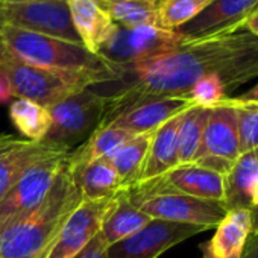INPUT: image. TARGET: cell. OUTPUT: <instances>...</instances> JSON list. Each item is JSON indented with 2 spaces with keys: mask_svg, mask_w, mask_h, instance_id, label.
I'll use <instances>...</instances> for the list:
<instances>
[{
  "mask_svg": "<svg viewBox=\"0 0 258 258\" xmlns=\"http://www.w3.org/2000/svg\"><path fill=\"white\" fill-rule=\"evenodd\" d=\"M154 133H146L131 137L111 157L106 158V161L117 172L123 190L136 185L140 181Z\"/></svg>",
  "mask_w": 258,
  "mask_h": 258,
  "instance_id": "603a6c76",
  "label": "cell"
},
{
  "mask_svg": "<svg viewBox=\"0 0 258 258\" xmlns=\"http://www.w3.org/2000/svg\"><path fill=\"white\" fill-rule=\"evenodd\" d=\"M250 232V211L228 210L223 220L216 226L214 235L201 244L202 258H240Z\"/></svg>",
  "mask_w": 258,
  "mask_h": 258,
  "instance_id": "e0dca14e",
  "label": "cell"
},
{
  "mask_svg": "<svg viewBox=\"0 0 258 258\" xmlns=\"http://www.w3.org/2000/svg\"><path fill=\"white\" fill-rule=\"evenodd\" d=\"M75 258H108V244L100 232L96 234L94 238Z\"/></svg>",
  "mask_w": 258,
  "mask_h": 258,
  "instance_id": "4dcf8cb0",
  "label": "cell"
},
{
  "mask_svg": "<svg viewBox=\"0 0 258 258\" xmlns=\"http://www.w3.org/2000/svg\"><path fill=\"white\" fill-rule=\"evenodd\" d=\"M0 70L8 76L16 99H28L44 108H50L84 88L112 81L105 75L61 72L32 66L13 56L4 46L0 49Z\"/></svg>",
  "mask_w": 258,
  "mask_h": 258,
  "instance_id": "277c9868",
  "label": "cell"
},
{
  "mask_svg": "<svg viewBox=\"0 0 258 258\" xmlns=\"http://www.w3.org/2000/svg\"><path fill=\"white\" fill-rule=\"evenodd\" d=\"M187 97L191 99L195 105L213 108L219 105L222 100H225L226 97H229V94L219 78L205 76L191 87Z\"/></svg>",
  "mask_w": 258,
  "mask_h": 258,
  "instance_id": "f546056e",
  "label": "cell"
},
{
  "mask_svg": "<svg viewBox=\"0 0 258 258\" xmlns=\"http://www.w3.org/2000/svg\"><path fill=\"white\" fill-rule=\"evenodd\" d=\"M69 154H58L32 166L0 199V229L38 207L66 164Z\"/></svg>",
  "mask_w": 258,
  "mask_h": 258,
  "instance_id": "9c48e42d",
  "label": "cell"
},
{
  "mask_svg": "<svg viewBox=\"0 0 258 258\" xmlns=\"http://www.w3.org/2000/svg\"><path fill=\"white\" fill-rule=\"evenodd\" d=\"M157 181L170 190L204 201L223 202L225 198L223 175L196 163L179 164Z\"/></svg>",
  "mask_w": 258,
  "mask_h": 258,
  "instance_id": "9a60e30c",
  "label": "cell"
},
{
  "mask_svg": "<svg viewBox=\"0 0 258 258\" xmlns=\"http://www.w3.org/2000/svg\"><path fill=\"white\" fill-rule=\"evenodd\" d=\"M228 210H253L258 207V149L243 152L223 176Z\"/></svg>",
  "mask_w": 258,
  "mask_h": 258,
  "instance_id": "2e32d148",
  "label": "cell"
},
{
  "mask_svg": "<svg viewBox=\"0 0 258 258\" xmlns=\"http://www.w3.org/2000/svg\"><path fill=\"white\" fill-rule=\"evenodd\" d=\"M129 201L151 219L216 228L228 213L223 202L198 199L160 184L157 179L139 182L124 190Z\"/></svg>",
  "mask_w": 258,
  "mask_h": 258,
  "instance_id": "5b68a950",
  "label": "cell"
},
{
  "mask_svg": "<svg viewBox=\"0 0 258 258\" xmlns=\"http://www.w3.org/2000/svg\"><path fill=\"white\" fill-rule=\"evenodd\" d=\"M155 2H158V4H160V2H161V0H155Z\"/></svg>",
  "mask_w": 258,
  "mask_h": 258,
  "instance_id": "ab89813d",
  "label": "cell"
},
{
  "mask_svg": "<svg viewBox=\"0 0 258 258\" xmlns=\"http://www.w3.org/2000/svg\"><path fill=\"white\" fill-rule=\"evenodd\" d=\"M114 198L99 201L82 199L66 220L47 258H75L94 238V235L99 234Z\"/></svg>",
  "mask_w": 258,
  "mask_h": 258,
  "instance_id": "7c38bea8",
  "label": "cell"
},
{
  "mask_svg": "<svg viewBox=\"0 0 258 258\" xmlns=\"http://www.w3.org/2000/svg\"><path fill=\"white\" fill-rule=\"evenodd\" d=\"M81 201V190L64 164L43 202L0 229V258H47Z\"/></svg>",
  "mask_w": 258,
  "mask_h": 258,
  "instance_id": "7a4b0ae2",
  "label": "cell"
},
{
  "mask_svg": "<svg viewBox=\"0 0 258 258\" xmlns=\"http://www.w3.org/2000/svg\"><path fill=\"white\" fill-rule=\"evenodd\" d=\"M205 76L219 78L228 94L258 78V35L240 29L185 38L167 53L120 70L114 81L93 85L105 99L99 127L145 100L187 97L191 87Z\"/></svg>",
  "mask_w": 258,
  "mask_h": 258,
  "instance_id": "6da1fadb",
  "label": "cell"
},
{
  "mask_svg": "<svg viewBox=\"0 0 258 258\" xmlns=\"http://www.w3.org/2000/svg\"><path fill=\"white\" fill-rule=\"evenodd\" d=\"M210 111L211 108L193 105L182 112L178 129L179 164H188L195 161L202 143V136L205 131Z\"/></svg>",
  "mask_w": 258,
  "mask_h": 258,
  "instance_id": "4316f807",
  "label": "cell"
},
{
  "mask_svg": "<svg viewBox=\"0 0 258 258\" xmlns=\"http://www.w3.org/2000/svg\"><path fill=\"white\" fill-rule=\"evenodd\" d=\"M34 2H52V0H0V5H23Z\"/></svg>",
  "mask_w": 258,
  "mask_h": 258,
  "instance_id": "d590c367",
  "label": "cell"
},
{
  "mask_svg": "<svg viewBox=\"0 0 258 258\" xmlns=\"http://www.w3.org/2000/svg\"><path fill=\"white\" fill-rule=\"evenodd\" d=\"M240 258H258V231L249 234Z\"/></svg>",
  "mask_w": 258,
  "mask_h": 258,
  "instance_id": "1f68e13d",
  "label": "cell"
},
{
  "mask_svg": "<svg viewBox=\"0 0 258 258\" xmlns=\"http://www.w3.org/2000/svg\"><path fill=\"white\" fill-rule=\"evenodd\" d=\"M181 115L173 117L166 121L154 133L151 148L146 157V163L139 182H146L158 179L176 166H179L178 157V129L181 123ZM137 182V184H139Z\"/></svg>",
  "mask_w": 258,
  "mask_h": 258,
  "instance_id": "ffe728a7",
  "label": "cell"
},
{
  "mask_svg": "<svg viewBox=\"0 0 258 258\" xmlns=\"http://www.w3.org/2000/svg\"><path fill=\"white\" fill-rule=\"evenodd\" d=\"M184 40L176 31H166L158 26L127 29L117 25L97 55L118 73L123 69L173 50Z\"/></svg>",
  "mask_w": 258,
  "mask_h": 258,
  "instance_id": "52a82bcc",
  "label": "cell"
},
{
  "mask_svg": "<svg viewBox=\"0 0 258 258\" xmlns=\"http://www.w3.org/2000/svg\"><path fill=\"white\" fill-rule=\"evenodd\" d=\"M66 154L55 151L43 143L14 139L8 146L0 149V199H2L19 179L37 163L52 155Z\"/></svg>",
  "mask_w": 258,
  "mask_h": 258,
  "instance_id": "d6986e66",
  "label": "cell"
},
{
  "mask_svg": "<svg viewBox=\"0 0 258 258\" xmlns=\"http://www.w3.org/2000/svg\"><path fill=\"white\" fill-rule=\"evenodd\" d=\"M250 217H252V231H258V207L250 210Z\"/></svg>",
  "mask_w": 258,
  "mask_h": 258,
  "instance_id": "8d00e7d4",
  "label": "cell"
},
{
  "mask_svg": "<svg viewBox=\"0 0 258 258\" xmlns=\"http://www.w3.org/2000/svg\"><path fill=\"white\" fill-rule=\"evenodd\" d=\"M105 99L91 87L84 88L47 108L52 124L43 145L70 154L99 127Z\"/></svg>",
  "mask_w": 258,
  "mask_h": 258,
  "instance_id": "8992f818",
  "label": "cell"
},
{
  "mask_svg": "<svg viewBox=\"0 0 258 258\" xmlns=\"http://www.w3.org/2000/svg\"><path fill=\"white\" fill-rule=\"evenodd\" d=\"M11 99H14V93H13L10 79L2 70H0V103H7Z\"/></svg>",
  "mask_w": 258,
  "mask_h": 258,
  "instance_id": "836d02e7",
  "label": "cell"
},
{
  "mask_svg": "<svg viewBox=\"0 0 258 258\" xmlns=\"http://www.w3.org/2000/svg\"><path fill=\"white\" fill-rule=\"evenodd\" d=\"M228 100L231 103H258V84H255L250 90L234 96V97H228Z\"/></svg>",
  "mask_w": 258,
  "mask_h": 258,
  "instance_id": "d6a6232c",
  "label": "cell"
},
{
  "mask_svg": "<svg viewBox=\"0 0 258 258\" xmlns=\"http://www.w3.org/2000/svg\"><path fill=\"white\" fill-rule=\"evenodd\" d=\"M214 0H161L158 4V28L176 31L191 22Z\"/></svg>",
  "mask_w": 258,
  "mask_h": 258,
  "instance_id": "83f0119b",
  "label": "cell"
},
{
  "mask_svg": "<svg viewBox=\"0 0 258 258\" xmlns=\"http://www.w3.org/2000/svg\"><path fill=\"white\" fill-rule=\"evenodd\" d=\"M4 26H5V20H4V17H2V13H0V49H2V29H4Z\"/></svg>",
  "mask_w": 258,
  "mask_h": 258,
  "instance_id": "f35d334b",
  "label": "cell"
},
{
  "mask_svg": "<svg viewBox=\"0 0 258 258\" xmlns=\"http://www.w3.org/2000/svg\"><path fill=\"white\" fill-rule=\"evenodd\" d=\"M131 137L134 136L112 124L97 127L81 146L73 149L66 157V167L70 173H75L96 160H106Z\"/></svg>",
  "mask_w": 258,
  "mask_h": 258,
  "instance_id": "7402d4cb",
  "label": "cell"
},
{
  "mask_svg": "<svg viewBox=\"0 0 258 258\" xmlns=\"http://www.w3.org/2000/svg\"><path fill=\"white\" fill-rule=\"evenodd\" d=\"M193 100L188 97H161L151 99L134 105L123 114H120L109 124L121 127L133 136L154 133L166 121L179 115L190 106ZM108 124V126H109Z\"/></svg>",
  "mask_w": 258,
  "mask_h": 258,
  "instance_id": "5bb4252c",
  "label": "cell"
},
{
  "mask_svg": "<svg viewBox=\"0 0 258 258\" xmlns=\"http://www.w3.org/2000/svg\"><path fill=\"white\" fill-rule=\"evenodd\" d=\"M226 103L235 108L240 152H249L258 149V103H231L228 97Z\"/></svg>",
  "mask_w": 258,
  "mask_h": 258,
  "instance_id": "f1b7e54d",
  "label": "cell"
},
{
  "mask_svg": "<svg viewBox=\"0 0 258 258\" xmlns=\"http://www.w3.org/2000/svg\"><path fill=\"white\" fill-rule=\"evenodd\" d=\"M207 231L204 226L152 219L139 232L112 246L108 258H158L181 241Z\"/></svg>",
  "mask_w": 258,
  "mask_h": 258,
  "instance_id": "8fae6325",
  "label": "cell"
},
{
  "mask_svg": "<svg viewBox=\"0 0 258 258\" xmlns=\"http://www.w3.org/2000/svg\"><path fill=\"white\" fill-rule=\"evenodd\" d=\"M256 11L258 0H214L198 17L178 28L176 32L187 40L235 32Z\"/></svg>",
  "mask_w": 258,
  "mask_h": 258,
  "instance_id": "4fadbf2b",
  "label": "cell"
},
{
  "mask_svg": "<svg viewBox=\"0 0 258 258\" xmlns=\"http://www.w3.org/2000/svg\"><path fill=\"white\" fill-rule=\"evenodd\" d=\"M10 118L25 140L41 143L47 136L52 117L47 108L28 99H16L10 106Z\"/></svg>",
  "mask_w": 258,
  "mask_h": 258,
  "instance_id": "484cf974",
  "label": "cell"
},
{
  "mask_svg": "<svg viewBox=\"0 0 258 258\" xmlns=\"http://www.w3.org/2000/svg\"><path fill=\"white\" fill-rule=\"evenodd\" d=\"M13 140H14V137H13V136H8V134L0 136V149L5 148V146H8Z\"/></svg>",
  "mask_w": 258,
  "mask_h": 258,
  "instance_id": "74e56055",
  "label": "cell"
},
{
  "mask_svg": "<svg viewBox=\"0 0 258 258\" xmlns=\"http://www.w3.org/2000/svg\"><path fill=\"white\" fill-rule=\"evenodd\" d=\"M70 175L76 181L85 201L114 198L123 190L117 172L106 160H96Z\"/></svg>",
  "mask_w": 258,
  "mask_h": 258,
  "instance_id": "cb8c5ba5",
  "label": "cell"
},
{
  "mask_svg": "<svg viewBox=\"0 0 258 258\" xmlns=\"http://www.w3.org/2000/svg\"><path fill=\"white\" fill-rule=\"evenodd\" d=\"M111 20L127 29L158 26V2L155 0H97Z\"/></svg>",
  "mask_w": 258,
  "mask_h": 258,
  "instance_id": "d4e9b609",
  "label": "cell"
},
{
  "mask_svg": "<svg viewBox=\"0 0 258 258\" xmlns=\"http://www.w3.org/2000/svg\"><path fill=\"white\" fill-rule=\"evenodd\" d=\"M2 44L13 56L32 66L61 72L105 75L112 81L117 78L108 62L82 44L34 34L10 25L2 29Z\"/></svg>",
  "mask_w": 258,
  "mask_h": 258,
  "instance_id": "3957f363",
  "label": "cell"
},
{
  "mask_svg": "<svg viewBox=\"0 0 258 258\" xmlns=\"http://www.w3.org/2000/svg\"><path fill=\"white\" fill-rule=\"evenodd\" d=\"M5 25L34 34L82 44L73 28L67 0L34 2L23 5H0Z\"/></svg>",
  "mask_w": 258,
  "mask_h": 258,
  "instance_id": "30bf717a",
  "label": "cell"
},
{
  "mask_svg": "<svg viewBox=\"0 0 258 258\" xmlns=\"http://www.w3.org/2000/svg\"><path fill=\"white\" fill-rule=\"evenodd\" d=\"M240 154L235 108L222 100L210 111L202 143L193 163L225 176Z\"/></svg>",
  "mask_w": 258,
  "mask_h": 258,
  "instance_id": "ba28073f",
  "label": "cell"
},
{
  "mask_svg": "<svg viewBox=\"0 0 258 258\" xmlns=\"http://www.w3.org/2000/svg\"><path fill=\"white\" fill-rule=\"evenodd\" d=\"M72 23L78 32L82 46L97 55L111 38L115 23L97 0H67Z\"/></svg>",
  "mask_w": 258,
  "mask_h": 258,
  "instance_id": "ac0fdd59",
  "label": "cell"
},
{
  "mask_svg": "<svg viewBox=\"0 0 258 258\" xmlns=\"http://www.w3.org/2000/svg\"><path fill=\"white\" fill-rule=\"evenodd\" d=\"M152 219L129 201L124 190L112 199V204L102 222L100 235L108 246H112L139 232Z\"/></svg>",
  "mask_w": 258,
  "mask_h": 258,
  "instance_id": "44dd1931",
  "label": "cell"
},
{
  "mask_svg": "<svg viewBox=\"0 0 258 258\" xmlns=\"http://www.w3.org/2000/svg\"><path fill=\"white\" fill-rule=\"evenodd\" d=\"M241 29H243V31H247V32H252V34H255V35H258V11L253 13V14L244 22V25H243Z\"/></svg>",
  "mask_w": 258,
  "mask_h": 258,
  "instance_id": "e575fe53",
  "label": "cell"
}]
</instances>
